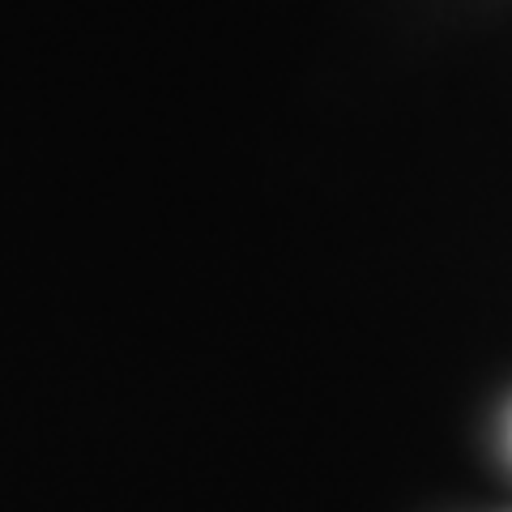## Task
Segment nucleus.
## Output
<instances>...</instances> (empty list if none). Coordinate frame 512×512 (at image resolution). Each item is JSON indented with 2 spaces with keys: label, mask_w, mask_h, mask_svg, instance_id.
Wrapping results in <instances>:
<instances>
[]
</instances>
